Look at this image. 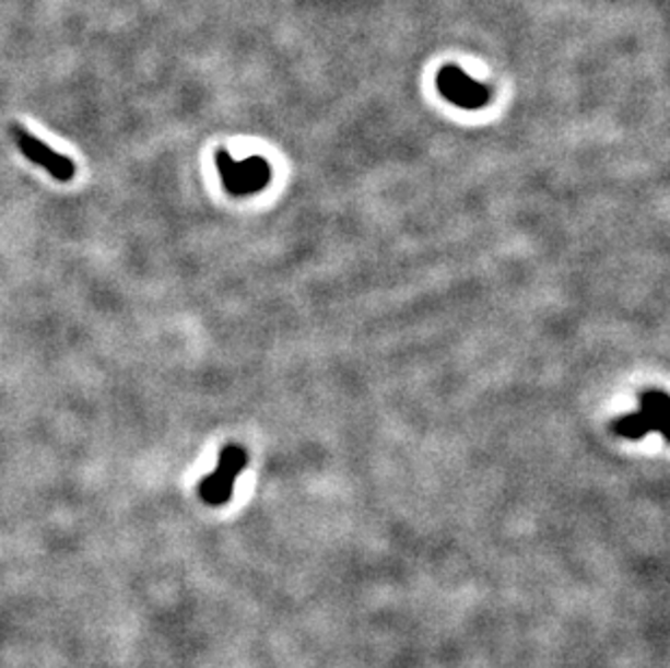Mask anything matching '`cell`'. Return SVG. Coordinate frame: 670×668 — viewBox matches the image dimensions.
Instances as JSON below:
<instances>
[{
	"mask_svg": "<svg viewBox=\"0 0 670 668\" xmlns=\"http://www.w3.org/2000/svg\"><path fill=\"white\" fill-rule=\"evenodd\" d=\"M215 165L222 176V185L231 196H250L263 191L271 180V167L263 156H248L235 161L226 150L215 152Z\"/></svg>",
	"mask_w": 670,
	"mask_h": 668,
	"instance_id": "1",
	"label": "cell"
},
{
	"mask_svg": "<svg viewBox=\"0 0 670 668\" xmlns=\"http://www.w3.org/2000/svg\"><path fill=\"white\" fill-rule=\"evenodd\" d=\"M670 417V400L665 391H647L640 398V410L616 419L614 432L630 441H640L649 432L667 436V421Z\"/></svg>",
	"mask_w": 670,
	"mask_h": 668,
	"instance_id": "2",
	"label": "cell"
},
{
	"mask_svg": "<svg viewBox=\"0 0 670 668\" xmlns=\"http://www.w3.org/2000/svg\"><path fill=\"white\" fill-rule=\"evenodd\" d=\"M248 465V452L242 445H226L220 454L215 471L198 487L200 497L211 506H224L233 497L237 478Z\"/></svg>",
	"mask_w": 670,
	"mask_h": 668,
	"instance_id": "3",
	"label": "cell"
},
{
	"mask_svg": "<svg viewBox=\"0 0 670 668\" xmlns=\"http://www.w3.org/2000/svg\"><path fill=\"white\" fill-rule=\"evenodd\" d=\"M436 87L445 101L467 112L482 109L491 103V87L473 81L458 66H445L436 77Z\"/></svg>",
	"mask_w": 670,
	"mask_h": 668,
	"instance_id": "4",
	"label": "cell"
},
{
	"mask_svg": "<svg viewBox=\"0 0 670 668\" xmlns=\"http://www.w3.org/2000/svg\"><path fill=\"white\" fill-rule=\"evenodd\" d=\"M9 133L13 134L15 145L20 148V152L28 161H33L35 165L44 167L52 178H57L61 183H70L74 178L77 167H74L72 159L55 152L50 145H46L42 139H37L33 133H28L20 125H9Z\"/></svg>",
	"mask_w": 670,
	"mask_h": 668,
	"instance_id": "5",
	"label": "cell"
}]
</instances>
